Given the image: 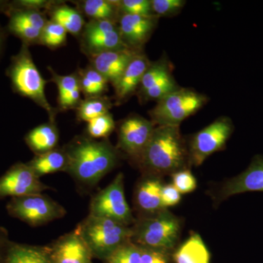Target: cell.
<instances>
[{
  "label": "cell",
  "instance_id": "17",
  "mask_svg": "<svg viewBox=\"0 0 263 263\" xmlns=\"http://www.w3.org/2000/svg\"><path fill=\"white\" fill-rule=\"evenodd\" d=\"M160 179L156 176H147L136 189V204L145 216L152 215L165 209L161 200L163 183Z\"/></svg>",
  "mask_w": 263,
  "mask_h": 263
},
{
  "label": "cell",
  "instance_id": "8",
  "mask_svg": "<svg viewBox=\"0 0 263 263\" xmlns=\"http://www.w3.org/2000/svg\"><path fill=\"white\" fill-rule=\"evenodd\" d=\"M89 215L111 219L128 226L134 223L124 195V175L122 173L93 198Z\"/></svg>",
  "mask_w": 263,
  "mask_h": 263
},
{
  "label": "cell",
  "instance_id": "33",
  "mask_svg": "<svg viewBox=\"0 0 263 263\" xmlns=\"http://www.w3.org/2000/svg\"><path fill=\"white\" fill-rule=\"evenodd\" d=\"M121 13L124 14L155 15L152 13V0H121L117 1Z\"/></svg>",
  "mask_w": 263,
  "mask_h": 263
},
{
  "label": "cell",
  "instance_id": "10",
  "mask_svg": "<svg viewBox=\"0 0 263 263\" xmlns=\"http://www.w3.org/2000/svg\"><path fill=\"white\" fill-rule=\"evenodd\" d=\"M81 48L87 56L128 48L123 42L119 26L110 20H90L81 33Z\"/></svg>",
  "mask_w": 263,
  "mask_h": 263
},
{
  "label": "cell",
  "instance_id": "24",
  "mask_svg": "<svg viewBox=\"0 0 263 263\" xmlns=\"http://www.w3.org/2000/svg\"><path fill=\"white\" fill-rule=\"evenodd\" d=\"M80 11L91 20H110L115 22L121 15L117 1L110 0H85L80 2Z\"/></svg>",
  "mask_w": 263,
  "mask_h": 263
},
{
  "label": "cell",
  "instance_id": "4",
  "mask_svg": "<svg viewBox=\"0 0 263 263\" xmlns=\"http://www.w3.org/2000/svg\"><path fill=\"white\" fill-rule=\"evenodd\" d=\"M76 232L90 252L108 259L118 249L130 241L133 237V229L129 226L111 219L90 215Z\"/></svg>",
  "mask_w": 263,
  "mask_h": 263
},
{
  "label": "cell",
  "instance_id": "34",
  "mask_svg": "<svg viewBox=\"0 0 263 263\" xmlns=\"http://www.w3.org/2000/svg\"><path fill=\"white\" fill-rule=\"evenodd\" d=\"M186 3L184 0H152V13L158 17L174 16L179 14Z\"/></svg>",
  "mask_w": 263,
  "mask_h": 263
},
{
  "label": "cell",
  "instance_id": "12",
  "mask_svg": "<svg viewBox=\"0 0 263 263\" xmlns=\"http://www.w3.org/2000/svg\"><path fill=\"white\" fill-rule=\"evenodd\" d=\"M28 164H15L0 178V199L41 194L46 186Z\"/></svg>",
  "mask_w": 263,
  "mask_h": 263
},
{
  "label": "cell",
  "instance_id": "2",
  "mask_svg": "<svg viewBox=\"0 0 263 263\" xmlns=\"http://www.w3.org/2000/svg\"><path fill=\"white\" fill-rule=\"evenodd\" d=\"M67 171L86 184H95L116 167L118 151L107 141L81 138L65 150Z\"/></svg>",
  "mask_w": 263,
  "mask_h": 263
},
{
  "label": "cell",
  "instance_id": "37",
  "mask_svg": "<svg viewBox=\"0 0 263 263\" xmlns=\"http://www.w3.org/2000/svg\"><path fill=\"white\" fill-rule=\"evenodd\" d=\"M141 263H168L167 250L142 247Z\"/></svg>",
  "mask_w": 263,
  "mask_h": 263
},
{
  "label": "cell",
  "instance_id": "31",
  "mask_svg": "<svg viewBox=\"0 0 263 263\" xmlns=\"http://www.w3.org/2000/svg\"><path fill=\"white\" fill-rule=\"evenodd\" d=\"M113 116L109 112L88 122L87 132L91 138H107L115 129Z\"/></svg>",
  "mask_w": 263,
  "mask_h": 263
},
{
  "label": "cell",
  "instance_id": "9",
  "mask_svg": "<svg viewBox=\"0 0 263 263\" xmlns=\"http://www.w3.org/2000/svg\"><path fill=\"white\" fill-rule=\"evenodd\" d=\"M10 215L30 226L44 224L63 216V208L41 194L13 197L8 205Z\"/></svg>",
  "mask_w": 263,
  "mask_h": 263
},
{
  "label": "cell",
  "instance_id": "35",
  "mask_svg": "<svg viewBox=\"0 0 263 263\" xmlns=\"http://www.w3.org/2000/svg\"><path fill=\"white\" fill-rule=\"evenodd\" d=\"M172 184L181 194L193 193L197 188V181L191 171L183 169L171 175Z\"/></svg>",
  "mask_w": 263,
  "mask_h": 263
},
{
  "label": "cell",
  "instance_id": "28",
  "mask_svg": "<svg viewBox=\"0 0 263 263\" xmlns=\"http://www.w3.org/2000/svg\"><path fill=\"white\" fill-rule=\"evenodd\" d=\"M8 30L15 37L20 38L24 44L28 46L31 44L40 43L43 32V30L32 25L10 18L8 24Z\"/></svg>",
  "mask_w": 263,
  "mask_h": 263
},
{
  "label": "cell",
  "instance_id": "13",
  "mask_svg": "<svg viewBox=\"0 0 263 263\" xmlns=\"http://www.w3.org/2000/svg\"><path fill=\"white\" fill-rule=\"evenodd\" d=\"M247 192H263V160L254 161L241 174L227 180L212 194L214 203Z\"/></svg>",
  "mask_w": 263,
  "mask_h": 263
},
{
  "label": "cell",
  "instance_id": "20",
  "mask_svg": "<svg viewBox=\"0 0 263 263\" xmlns=\"http://www.w3.org/2000/svg\"><path fill=\"white\" fill-rule=\"evenodd\" d=\"M210 253L198 233L191 232L188 239L174 253L176 263H210Z\"/></svg>",
  "mask_w": 263,
  "mask_h": 263
},
{
  "label": "cell",
  "instance_id": "29",
  "mask_svg": "<svg viewBox=\"0 0 263 263\" xmlns=\"http://www.w3.org/2000/svg\"><path fill=\"white\" fill-rule=\"evenodd\" d=\"M179 86L176 83L172 74L164 78L155 86L146 90L143 94L138 95L141 103H146L151 100H158L171 94L173 91L179 89Z\"/></svg>",
  "mask_w": 263,
  "mask_h": 263
},
{
  "label": "cell",
  "instance_id": "30",
  "mask_svg": "<svg viewBox=\"0 0 263 263\" xmlns=\"http://www.w3.org/2000/svg\"><path fill=\"white\" fill-rule=\"evenodd\" d=\"M67 34V31L61 25L53 21H48L43 29L40 43L54 49L65 44Z\"/></svg>",
  "mask_w": 263,
  "mask_h": 263
},
{
  "label": "cell",
  "instance_id": "18",
  "mask_svg": "<svg viewBox=\"0 0 263 263\" xmlns=\"http://www.w3.org/2000/svg\"><path fill=\"white\" fill-rule=\"evenodd\" d=\"M89 249L78 233H71L57 243L53 253L54 263H90Z\"/></svg>",
  "mask_w": 263,
  "mask_h": 263
},
{
  "label": "cell",
  "instance_id": "19",
  "mask_svg": "<svg viewBox=\"0 0 263 263\" xmlns=\"http://www.w3.org/2000/svg\"><path fill=\"white\" fill-rule=\"evenodd\" d=\"M48 70L51 72L52 81L58 87V102L60 110L77 108L81 101L79 73L60 76L57 74L51 67Z\"/></svg>",
  "mask_w": 263,
  "mask_h": 263
},
{
  "label": "cell",
  "instance_id": "27",
  "mask_svg": "<svg viewBox=\"0 0 263 263\" xmlns=\"http://www.w3.org/2000/svg\"><path fill=\"white\" fill-rule=\"evenodd\" d=\"M7 263H53L49 256L41 249L14 245L8 250Z\"/></svg>",
  "mask_w": 263,
  "mask_h": 263
},
{
  "label": "cell",
  "instance_id": "25",
  "mask_svg": "<svg viewBox=\"0 0 263 263\" xmlns=\"http://www.w3.org/2000/svg\"><path fill=\"white\" fill-rule=\"evenodd\" d=\"M111 108L112 103L108 98L96 96L81 100L76 108L78 118L88 122L91 119L109 113Z\"/></svg>",
  "mask_w": 263,
  "mask_h": 263
},
{
  "label": "cell",
  "instance_id": "36",
  "mask_svg": "<svg viewBox=\"0 0 263 263\" xmlns=\"http://www.w3.org/2000/svg\"><path fill=\"white\" fill-rule=\"evenodd\" d=\"M80 72L93 85L98 96H101L108 89V81L92 67L80 70Z\"/></svg>",
  "mask_w": 263,
  "mask_h": 263
},
{
  "label": "cell",
  "instance_id": "39",
  "mask_svg": "<svg viewBox=\"0 0 263 263\" xmlns=\"http://www.w3.org/2000/svg\"><path fill=\"white\" fill-rule=\"evenodd\" d=\"M11 4L18 8L40 10L42 8L50 10L56 3L53 1H46V0H19V1L13 2Z\"/></svg>",
  "mask_w": 263,
  "mask_h": 263
},
{
  "label": "cell",
  "instance_id": "1",
  "mask_svg": "<svg viewBox=\"0 0 263 263\" xmlns=\"http://www.w3.org/2000/svg\"><path fill=\"white\" fill-rule=\"evenodd\" d=\"M138 160L147 176L161 178L186 169L188 150L180 126H156Z\"/></svg>",
  "mask_w": 263,
  "mask_h": 263
},
{
  "label": "cell",
  "instance_id": "5",
  "mask_svg": "<svg viewBox=\"0 0 263 263\" xmlns=\"http://www.w3.org/2000/svg\"><path fill=\"white\" fill-rule=\"evenodd\" d=\"M132 239L136 245L171 250L177 243L181 235V221L168 209H164L152 215L144 216L136 221Z\"/></svg>",
  "mask_w": 263,
  "mask_h": 263
},
{
  "label": "cell",
  "instance_id": "32",
  "mask_svg": "<svg viewBox=\"0 0 263 263\" xmlns=\"http://www.w3.org/2000/svg\"><path fill=\"white\" fill-rule=\"evenodd\" d=\"M141 246L129 241L122 246L108 258V263H141Z\"/></svg>",
  "mask_w": 263,
  "mask_h": 263
},
{
  "label": "cell",
  "instance_id": "14",
  "mask_svg": "<svg viewBox=\"0 0 263 263\" xmlns=\"http://www.w3.org/2000/svg\"><path fill=\"white\" fill-rule=\"evenodd\" d=\"M157 15H137L121 13L119 29L123 42L128 48L141 51L157 27Z\"/></svg>",
  "mask_w": 263,
  "mask_h": 263
},
{
  "label": "cell",
  "instance_id": "21",
  "mask_svg": "<svg viewBox=\"0 0 263 263\" xmlns=\"http://www.w3.org/2000/svg\"><path fill=\"white\" fill-rule=\"evenodd\" d=\"M26 142L37 155L54 149L59 142V133L54 122H50L34 128L26 136Z\"/></svg>",
  "mask_w": 263,
  "mask_h": 263
},
{
  "label": "cell",
  "instance_id": "11",
  "mask_svg": "<svg viewBox=\"0 0 263 263\" xmlns=\"http://www.w3.org/2000/svg\"><path fill=\"white\" fill-rule=\"evenodd\" d=\"M155 127L152 120L136 114L129 116L119 125V148L138 160L148 144Z\"/></svg>",
  "mask_w": 263,
  "mask_h": 263
},
{
  "label": "cell",
  "instance_id": "6",
  "mask_svg": "<svg viewBox=\"0 0 263 263\" xmlns=\"http://www.w3.org/2000/svg\"><path fill=\"white\" fill-rule=\"evenodd\" d=\"M208 100L205 95L180 87L157 101L149 111L151 120L156 126H180L183 121L201 109Z\"/></svg>",
  "mask_w": 263,
  "mask_h": 263
},
{
  "label": "cell",
  "instance_id": "23",
  "mask_svg": "<svg viewBox=\"0 0 263 263\" xmlns=\"http://www.w3.org/2000/svg\"><path fill=\"white\" fill-rule=\"evenodd\" d=\"M38 177L67 169L65 151L53 149L37 155L27 163Z\"/></svg>",
  "mask_w": 263,
  "mask_h": 263
},
{
  "label": "cell",
  "instance_id": "7",
  "mask_svg": "<svg viewBox=\"0 0 263 263\" xmlns=\"http://www.w3.org/2000/svg\"><path fill=\"white\" fill-rule=\"evenodd\" d=\"M233 132L229 118L221 117L203 128L191 138L189 146V163L201 165L208 157L224 148Z\"/></svg>",
  "mask_w": 263,
  "mask_h": 263
},
{
  "label": "cell",
  "instance_id": "15",
  "mask_svg": "<svg viewBox=\"0 0 263 263\" xmlns=\"http://www.w3.org/2000/svg\"><path fill=\"white\" fill-rule=\"evenodd\" d=\"M141 52L129 48L103 52L91 57V67L114 86L120 79L129 62Z\"/></svg>",
  "mask_w": 263,
  "mask_h": 263
},
{
  "label": "cell",
  "instance_id": "26",
  "mask_svg": "<svg viewBox=\"0 0 263 263\" xmlns=\"http://www.w3.org/2000/svg\"><path fill=\"white\" fill-rule=\"evenodd\" d=\"M171 74H172L171 62L168 61L167 57L163 56L157 61L151 62L142 78L141 84L137 91L138 95L143 94L146 90L150 89Z\"/></svg>",
  "mask_w": 263,
  "mask_h": 263
},
{
  "label": "cell",
  "instance_id": "16",
  "mask_svg": "<svg viewBox=\"0 0 263 263\" xmlns=\"http://www.w3.org/2000/svg\"><path fill=\"white\" fill-rule=\"evenodd\" d=\"M151 62L146 55L138 53L129 62L120 79L114 85L115 98L118 103L127 100L138 91L142 78L144 75Z\"/></svg>",
  "mask_w": 263,
  "mask_h": 263
},
{
  "label": "cell",
  "instance_id": "3",
  "mask_svg": "<svg viewBox=\"0 0 263 263\" xmlns=\"http://www.w3.org/2000/svg\"><path fill=\"white\" fill-rule=\"evenodd\" d=\"M12 87L21 96L32 100L48 112L50 122H54L57 110L50 105L45 94V80L33 62L27 45L22 43L18 53L11 58L7 70Z\"/></svg>",
  "mask_w": 263,
  "mask_h": 263
},
{
  "label": "cell",
  "instance_id": "22",
  "mask_svg": "<svg viewBox=\"0 0 263 263\" xmlns=\"http://www.w3.org/2000/svg\"><path fill=\"white\" fill-rule=\"evenodd\" d=\"M48 10L51 21L61 25L67 33L74 36L82 33L86 23L80 10L67 5H57V3Z\"/></svg>",
  "mask_w": 263,
  "mask_h": 263
},
{
  "label": "cell",
  "instance_id": "40",
  "mask_svg": "<svg viewBox=\"0 0 263 263\" xmlns=\"http://www.w3.org/2000/svg\"><path fill=\"white\" fill-rule=\"evenodd\" d=\"M3 32L2 30L1 27H0V52H1L2 46H3Z\"/></svg>",
  "mask_w": 263,
  "mask_h": 263
},
{
  "label": "cell",
  "instance_id": "38",
  "mask_svg": "<svg viewBox=\"0 0 263 263\" xmlns=\"http://www.w3.org/2000/svg\"><path fill=\"white\" fill-rule=\"evenodd\" d=\"M181 199V194L175 188L172 183L162 186L161 191V200L162 206L167 209L170 206H174L179 203Z\"/></svg>",
  "mask_w": 263,
  "mask_h": 263
}]
</instances>
